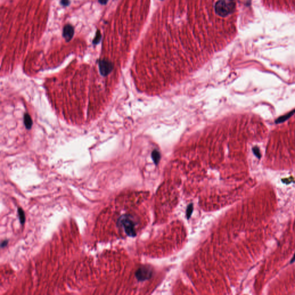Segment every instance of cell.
Segmentation results:
<instances>
[{"mask_svg":"<svg viewBox=\"0 0 295 295\" xmlns=\"http://www.w3.org/2000/svg\"><path fill=\"white\" fill-rule=\"evenodd\" d=\"M18 214H19V216L20 221L21 222V224H23L25 222L26 217H25L24 212V211H23V209L21 208L18 209Z\"/></svg>","mask_w":295,"mask_h":295,"instance_id":"9c48e42d","label":"cell"},{"mask_svg":"<svg viewBox=\"0 0 295 295\" xmlns=\"http://www.w3.org/2000/svg\"><path fill=\"white\" fill-rule=\"evenodd\" d=\"M236 7L235 0H219L215 4V12L221 17H226L232 13Z\"/></svg>","mask_w":295,"mask_h":295,"instance_id":"6da1fadb","label":"cell"},{"mask_svg":"<svg viewBox=\"0 0 295 295\" xmlns=\"http://www.w3.org/2000/svg\"><path fill=\"white\" fill-rule=\"evenodd\" d=\"M102 38V35L100 32L99 30H96V34L95 35V37L92 40V44L93 45H97L101 42V40Z\"/></svg>","mask_w":295,"mask_h":295,"instance_id":"52a82bcc","label":"cell"},{"mask_svg":"<svg viewBox=\"0 0 295 295\" xmlns=\"http://www.w3.org/2000/svg\"><path fill=\"white\" fill-rule=\"evenodd\" d=\"M295 112V110H293V111H291L290 112H289L286 115H283L282 117H280L279 118L277 119L276 121V123H279L283 122L285 121H286L287 119H288L289 118H290L291 117L292 115H293L294 113Z\"/></svg>","mask_w":295,"mask_h":295,"instance_id":"ba28073f","label":"cell"},{"mask_svg":"<svg viewBox=\"0 0 295 295\" xmlns=\"http://www.w3.org/2000/svg\"><path fill=\"white\" fill-rule=\"evenodd\" d=\"M74 35V28L70 24H66L63 28L62 36L66 42L71 41Z\"/></svg>","mask_w":295,"mask_h":295,"instance_id":"5b68a950","label":"cell"},{"mask_svg":"<svg viewBox=\"0 0 295 295\" xmlns=\"http://www.w3.org/2000/svg\"><path fill=\"white\" fill-rule=\"evenodd\" d=\"M253 152L254 153V155H255L257 157H258V158H260V157H261L260 150H259L257 147L253 148Z\"/></svg>","mask_w":295,"mask_h":295,"instance_id":"7c38bea8","label":"cell"},{"mask_svg":"<svg viewBox=\"0 0 295 295\" xmlns=\"http://www.w3.org/2000/svg\"><path fill=\"white\" fill-rule=\"evenodd\" d=\"M99 72L103 76H107L114 69L113 63L107 59H102L98 61Z\"/></svg>","mask_w":295,"mask_h":295,"instance_id":"3957f363","label":"cell"},{"mask_svg":"<svg viewBox=\"0 0 295 295\" xmlns=\"http://www.w3.org/2000/svg\"><path fill=\"white\" fill-rule=\"evenodd\" d=\"M294 262H295V254H294V255H293V257H292L290 263H291V264H293Z\"/></svg>","mask_w":295,"mask_h":295,"instance_id":"9a60e30c","label":"cell"},{"mask_svg":"<svg viewBox=\"0 0 295 295\" xmlns=\"http://www.w3.org/2000/svg\"><path fill=\"white\" fill-rule=\"evenodd\" d=\"M24 122L27 129H31L32 126V120L28 114H25L24 116Z\"/></svg>","mask_w":295,"mask_h":295,"instance_id":"8992f818","label":"cell"},{"mask_svg":"<svg viewBox=\"0 0 295 295\" xmlns=\"http://www.w3.org/2000/svg\"><path fill=\"white\" fill-rule=\"evenodd\" d=\"M60 4L64 7H68L70 4V0H60Z\"/></svg>","mask_w":295,"mask_h":295,"instance_id":"8fae6325","label":"cell"},{"mask_svg":"<svg viewBox=\"0 0 295 295\" xmlns=\"http://www.w3.org/2000/svg\"><path fill=\"white\" fill-rule=\"evenodd\" d=\"M109 0H98V2L99 3L100 5H107L108 2Z\"/></svg>","mask_w":295,"mask_h":295,"instance_id":"4fadbf2b","label":"cell"},{"mask_svg":"<svg viewBox=\"0 0 295 295\" xmlns=\"http://www.w3.org/2000/svg\"><path fill=\"white\" fill-rule=\"evenodd\" d=\"M8 240H4V241H2V242L1 243V247H2V248H3V247H4L5 246H6V245H8Z\"/></svg>","mask_w":295,"mask_h":295,"instance_id":"5bb4252c","label":"cell"},{"mask_svg":"<svg viewBox=\"0 0 295 295\" xmlns=\"http://www.w3.org/2000/svg\"><path fill=\"white\" fill-rule=\"evenodd\" d=\"M152 270L149 267L144 266L138 269L136 272V277L138 281H144L145 280H149L152 276Z\"/></svg>","mask_w":295,"mask_h":295,"instance_id":"277c9868","label":"cell"},{"mask_svg":"<svg viewBox=\"0 0 295 295\" xmlns=\"http://www.w3.org/2000/svg\"><path fill=\"white\" fill-rule=\"evenodd\" d=\"M118 225L122 227L125 233L129 236L134 237L136 236V232L135 230L136 224L130 215H123L120 217L118 220Z\"/></svg>","mask_w":295,"mask_h":295,"instance_id":"7a4b0ae2","label":"cell"},{"mask_svg":"<svg viewBox=\"0 0 295 295\" xmlns=\"http://www.w3.org/2000/svg\"><path fill=\"white\" fill-rule=\"evenodd\" d=\"M193 211V203H190L188 206V208H187V210H186V217L188 219H190V216L192 214V212Z\"/></svg>","mask_w":295,"mask_h":295,"instance_id":"30bf717a","label":"cell"}]
</instances>
